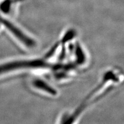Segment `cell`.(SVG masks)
<instances>
[{
	"label": "cell",
	"mask_w": 124,
	"mask_h": 124,
	"mask_svg": "<svg viewBox=\"0 0 124 124\" xmlns=\"http://www.w3.org/2000/svg\"><path fill=\"white\" fill-rule=\"evenodd\" d=\"M0 23L5 26L8 29H9L18 39H19L25 45L28 46H33L34 42L33 40L28 38L27 36L23 33L22 31L16 27L15 25H13L8 20L5 19L1 16H0Z\"/></svg>",
	"instance_id": "obj_2"
},
{
	"label": "cell",
	"mask_w": 124,
	"mask_h": 124,
	"mask_svg": "<svg viewBox=\"0 0 124 124\" xmlns=\"http://www.w3.org/2000/svg\"><path fill=\"white\" fill-rule=\"evenodd\" d=\"M17 1L18 0H4L0 4V10L4 13H8L12 7V4Z\"/></svg>",
	"instance_id": "obj_4"
},
{
	"label": "cell",
	"mask_w": 124,
	"mask_h": 124,
	"mask_svg": "<svg viewBox=\"0 0 124 124\" xmlns=\"http://www.w3.org/2000/svg\"><path fill=\"white\" fill-rule=\"evenodd\" d=\"M46 64L41 60H20L15 61L0 65V74L16 70L27 68L43 67Z\"/></svg>",
	"instance_id": "obj_1"
},
{
	"label": "cell",
	"mask_w": 124,
	"mask_h": 124,
	"mask_svg": "<svg viewBox=\"0 0 124 124\" xmlns=\"http://www.w3.org/2000/svg\"><path fill=\"white\" fill-rule=\"evenodd\" d=\"M86 105L87 104L83 103L72 112L64 113L60 118L57 124H77L81 117L82 113L86 108Z\"/></svg>",
	"instance_id": "obj_3"
}]
</instances>
